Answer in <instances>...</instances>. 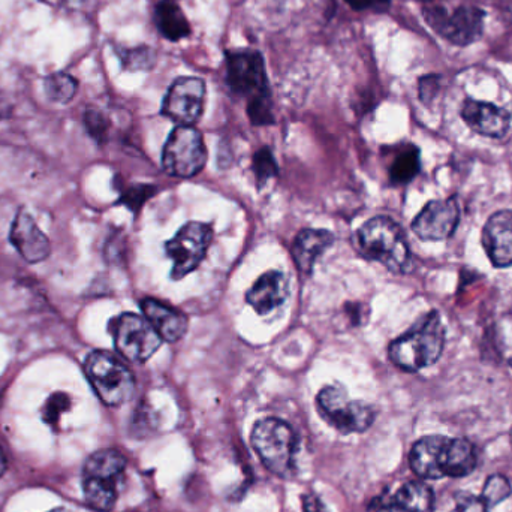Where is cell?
<instances>
[{
  "label": "cell",
  "mask_w": 512,
  "mask_h": 512,
  "mask_svg": "<svg viewBox=\"0 0 512 512\" xmlns=\"http://www.w3.org/2000/svg\"><path fill=\"white\" fill-rule=\"evenodd\" d=\"M412 471L424 480L463 478L478 465V454L468 439L426 436L415 442L409 454Z\"/></svg>",
  "instance_id": "6da1fadb"
},
{
  "label": "cell",
  "mask_w": 512,
  "mask_h": 512,
  "mask_svg": "<svg viewBox=\"0 0 512 512\" xmlns=\"http://www.w3.org/2000/svg\"><path fill=\"white\" fill-rule=\"evenodd\" d=\"M227 83L233 93L248 101V114L256 126L274 122L273 104L264 59L254 50L227 54Z\"/></svg>",
  "instance_id": "7a4b0ae2"
},
{
  "label": "cell",
  "mask_w": 512,
  "mask_h": 512,
  "mask_svg": "<svg viewBox=\"0 0 512 512\" xmlns=\"http://www.w3.org/2000/svg\"><path fill=\"white\" fill-rule=\"evenodd\" d=\"M445 346V328L436 310L427 313L408 333L397 337L390 348V360L405 372H418L441 358Z\"/></svg>",
  "instance_id": "3957f363"
},
{
  "label": "cell",
  "mask_w": 512,
  "mask_h": 512,
  "mask_svg": "<svg viewBox=\"0 0 512 512\" xmlns=\"http://www.w3.org/2000/svg\"><path fill=\"white\" fill-rule=\"evenodd\" d=\"M358 248L372 261L381 262L394 273H408L412 254L402 227L387 216H376L358 231Z\"/></svg>",
  "instance_id": "277c9868"
},
{
  "label": "cell",
  "mask_w": 512,
  "mask_h": 512,
  "mask_svg": "<svg viewBox=\"0 0 512 512\" xmlns=\"http://www.w3.org/2000/svg\"><path fill=\"white\" fill-rule=\"evenodd\" d=\"M126 472V459L120 451H96L84 463L83 493L92 510L110 512L119 498Z\"/></svg>",
  "instance_id": "5b68a950"
},
{
  "label": "cell",
  "mask_w": 512,
  "mask_h": 512,
  "mask_svg": "<svg viewBox=\"0 0 512 512\" xmlns=\"http://www.w3.org/2000/svg\"><path fill=\"white\" fill-rule=\"evenodd\" d=\"M252 447L265 468L280 478L295 472L298 438L291 426L279 418H264L255 424L251 435Z\"/></svg>",
  "instance_id": "8992f818"
},
{
  "label": "cell",
  "mask_w": 512,
  "mask_h": 512,
  "mask_svg": "<svg viewBox=\"0 0 512 512\" xmlns=\"http://www.w3.org/2000/svg\"><path fill=\"white\" fill-rule=\"evenodd\" d=\"M84 372L104 405L116 408L134 396V375L110 352L93 351L87 355Z\"/></svg>",
  "instance_id": "52a82bcc"
},
{
  "label": "cell",
  "mask_w": 512,
  "mask_h": 512,
  "mask_svg": "<svg viewBox=\"0 0 512 512\" xmlns=\"http://www.w3.org/2000/svg\"><path fill=\"white\" fill-rule=\"evenodd\" d=\"M316 405L321 417L342 435L366 432L375 423V408L360 400L349 399L345 388L339 385L322 388L316 397Z\"/></svg>",
  "instance_id": "ba28073f"
},
{
  "label": "cell",
  "mask_w": 512,
  "mask_h": 512,
  "mask_svg": "<svg viewBox=\"0 0 512 512\" xmlns=\"http://www.w3.org/2000/svg\"><path fill=\"white\" fill-rule=\"evenodd\" d=\"M207 162L203 135L194 126H177L162 152V167L168 176L191 179L197 176Z\"/></svg>",
  "instance_id": "9c48e42d"
},
{
  "label": "cell",
  "mask_w": 512,
  "mask_h": 512,
  "mask_svg": "<svg viewBox=\"0 0 512 512\" xmlns=\"http://www.w3.org/2000/svg\"><path fill=\"white\" fill-rule=\"evenodd\" d=\"M111 333L117 351L131 363H146L164 342L150 322L135 313L117 316L111 322Z\"/></svg>",
  "instance_id": "30bf717a"
},
{
  "label": "cell",
  "mask_w": 512,
  "mask_h": 512,
  "mask_svg": "<svg viewBox=\"0 0 512 512\" xmlns=\"http://www.w3.org/2000/svg\"><path fill=\"white\" fill-rule=\"evenodd\" d=\"M423 14L438 35L459 47L472 44L483 33L484 12L477 6H459L454 12H448L442 6H427Z\"/></svg>",
  "instance_id": "8fae6325"
},
{
  "label": "cell",
  "mask_w": 512,
  "mask_h": 512,
  "mask_svg": "<svg viewBox=\"0 0 512 512\" xmlns=\"http://www.w3.org/2000/svg\"><path fill=\"white\" fill-rule=\"evenodd\" d=\"M212 240L213 230L209 224L189 222L180 228L179 233L165 245V252L173 261L171 279H183L197 270L206 258Z\"/></svg>",
  "instance_id": "7c38bea8"
},
{
  "label": "cell",
  "mask_w": 512,
  "mask_h": 512,
  "mask_svg": "<svg viewBox=\"0 0 512 512\" xmlns=\"http://www.w3.org/2000/svg\"><path fill=\"white\" fill-rule=\"evenodd\" d=\"M206 99V84L195 77L177 78L162 104L161 113L179 126H192L201 119Z\"/></svg>",
  "instance_id": "4fadbf2b"
},
{
  "label": "cell",
  "mask_w": 512,
  "mask_h": 512,
  "mask_svg": "<svg viewBox=\"0 0 512 512\" xmlns=\"http://www.w3.org/2000/svg\"><path fill=\"white\" fill-rule=\"evenodd\" d=\"M459 221L460 209L456 198L430 201L412 222V231L421 240L439 242L453 236Z\"/></svg>",
  "instance_id": "5bb4252c"
},
{
  "label": "cell",
  "mask_w": 512,
  "mask_h": 512,
  "mask_svg": "<svg viewBox=\"0 0 512 512\" xmlns=\"http://www.w3.org/2000/svg\"><path fill=\"white\" fill-rule=\"evenodd\" d=\"M9 242L29 264L44 261L51 252L50 240L26 212H20L15 216L9 233Z\"/></svg>",
  "instance_id": "9a60e30c"
},
{
  "label": "cell",
  "mask_w": 512,
  "mask_h": 512,
  "mask_svg": "<svg viewBox=\"0 0 512 512\" xmlns=\"http://www.w3.org/2000/svg\"><path fill=\"white\" fill-rule=\"evenodd\" d=\"M466 125L484 137L502 138L510 129L511 117L507 111L490 102L466 99L462 107Z\"/></svg>",
  "instance_id": "2e32d148"
},
{
  "label": "cell",
  "mask_w": 512,
  "mask_h": 512,
  "mask_svg": "<svg viewBox=\"0 0 512 512\" xmlns=\"http://www.w3.org/2000/svg\"><path fill=\"white\" fill-rule=\"evenodd\" d=\"M483 246L495 267L512 265V212L501 210L487 221L483 230Z\"/></svg>",
  "instance_id": "e0dca14e"
},
{
  "label": "cell",
  "mask_w": 512,
  "mask_h": 512,
  "mask_svg": "<svg viewBox=\"0 0 512 512\" xmlns=\"http://www.w3.org/2000/svg\"><path fill=\"white\" fill-rule=\"evenodd\" d=\"M141 310L164 342H179L188 331V316L156 298H144Z\"/></svg>",
  "instance_id": "ac0fdd59"
},
{
  "label": "cell",
  "mask_w": 512,
  "mask_h": 512,
  "mask_svg": "<svg viewBox=\"0 0 512 512\" xmlns=\"http://www.w3.org/2000/svg\"><path fill=\"white\" fill-rule=\"evenodd\" d=\"M288 297V280L280 271H268L262 274L254 283L248 294L246 301L259 313L267 315L274 309L283 304Z\"/></svg>",
  "instance_id": "d6986e66"
},
{
  "label": "cell",
  "mask_w": 512,
  "mask_h": 512,
  "mask_svg": "<svg viewBox=\"0 0 512 512\" xmlns=\"http://www.w3.org/2000/svg\"><path fill=\"white\" fill-rule=\"evenodd\" d=\"M433 507V490L421 481H409L387 501H382L375 512H433Z\"/></svg>",
  "instance_id": "ffe728a7"
},
{
  "label": "cell",
  "mask_w": 512,
  "mask_h": 512,
  "mask_svg": "<svg viewBox=\"0 0 512 512\" xmlns=\"http://www.w3.org/2000/svg\"><path fill=\"white\" fill-rule=\"evenodd\" d=\"M334 243V236L325 230H303L292 243L291 254L303 273H312L319 256L324 255Z\"/></svg>",
  "instance_id": "44dd1931"
},
{
  "label": "cell",
  "mask_w": 512,
  "mask_h": 512,
  "mask_svg": "<svg viewBox=\"0 0 512 512\" xmlns=\"http://www.w3.org/2000/svg\"><path fill=\"white\" fill-rule=\"evenodd\" d=\"M155 21L159 32L170 41H180L191 35L188 18L176 0H162L156 5Z\"/></svg>",
  "instance_id": "7402d4cb"
},
{
  "label": "cell",
  "mask_w": 512,
  "mask_h": 512,
  "mask_svg": "<svg viewBox=\"0 0 512 512\" xmlns=\"http://www.w3.org/2000/svg\"><path fill=\"white\" fill-rule=\"evenodd\" d=\"M420 150L414 146L405 147L397 153L390 167V180L394 185H406L420 173Z\"/></svg>",
  "instance_id": "603a6c76"
},
{
  "label": "cell",
  "mask_w": 512,
  "mask_h": 512,
  "mask_svg": "<svg viewBox=\"0 0 512 512\" xmlns=\"http://www.w3.org/2000/svg\"><path fill=\"white\" fill-rule=\"evenodd\" d=\"M45 95L50 99L51 102L56 104H68L74 99L75 93H77L78 83L74 77L68 74H57L50 75L45 80Z\"/></svg>",
  "instance_id": "cb8c5ba5"
},
{
  "label": "cell",
  "mask_w": 512,
  "mask_h": 512,
  "mask_svg": "<svg viewBox=\"0 0 512 512\" xmlns=\"http://www.w3.org/2000/svg\"><path fill=\"white\" fill-rule=\"evenodd\" d=\"M254 171L258 188H264L268 180L273 179L279 174V167H277L276 159L268 147H262L261 150L255 153L254 156Z\"/></svg>",
  "instance_id": "d4e9b609"
},
{
  "label": "cell",
  "mask_w": 512,
  "mask_h": 512,
  "mask_svg": "<svg viewBox=\"0 0 512 512\" xmlns=\"http://www.w3.org/2000/svg\"><path fill=\"white\" fill-rule=\"evenodd\" d=\"M511 484L504 475H493L486 481V486L483 490V498L486 499L487 504L490 508L496 507V505L504 502L508 496L511 495Z\"/></svg>",
  "instance_id": "484cf974"
},
{
  "label": "cell",
  "mask_w": 512,
  "mask_h": 512,
  "mask_svg": "<svg viewBox=\"0 0 512 512\" xmlns=\"http://www.w3.org/2000/svg\"><path fill=\"white\" fill-rule=\"evenodd\" d=\"M69 406H71V399H69L68 394L54 393L44 406L42 417H44L45 423L56 427L63 412L68 411Z\"/></svg>",
  "instance_id": "4316f807"
},
{
  "label": "cell",
  "mask_w": 512,
  "mask_h": 512,
  "mask_svg": "<svg viewBox=\"0 0 512 512\" xmlns=\"http://www.w3.org/2000/svg\"><path fill=\"white\" fill-rule=\"evenodd\" d=\"M120 57H122L123 65L129 69L150 68V63L155 60V56H153L150 48L146 47L123 50Z\"/></svg>",
  "instance_id": "83f0119b"
},
{
  "label": "cell",
  "mask_w": 512,
  "mask_h": 512,
  "mask_svg": "<svg viewBox=\"0 0 512 512\" xmlns=\"http://www.w3.org/2000/svg\"><path fill=\"white\" fill-rule=\"evenodd\" d=\"M153 194H155V188H152V186H134V188L123 192L122 198H120V203L125 204L129 209L137 212V210L140 209V207L143 206V204L146 203Z\"/></svg>",
  "instance_id": "f1b7e54d"
},
{
  "label": "cell",
  "mask_w": 512,
  "mask_h": 512,
  "mask_svg": "<svg viewBox=\"0 0 512 512\" xmlns=\"http://www.w3.org/2000/svg\"><path fill=\"white\" fill-rule=\"evenodd\" d=\"M84 122H86L87 131L95 140L104 141L108 132V122L104 114L99 113L98 110H89L84 116Z\"/></svg>",
  "instance_id": "f546056e"
},
{
  "label": "cell",
  "mask_w": 512,
  "mask_h": 512,
  "mask_svg": "<svg viewBox=\"0 0 512 512\" xmlns=\"http://www.w3.org/2000/svg\"><path fill=\"white\" fill-rule=\"evenodd\" d=\"M492 508L483 496L462 495L457 499L456 508L451 512H490Z\"/></svg>",
  "instance_id": "4dcf8cb0"
},
{
  "label": "cell",
  "mask_w": 512,
  "mask_h": 512,
  "mask_svg": "<svg viewBox=\"0 0 512 512\" xmlns=\"http://www.w3.org/2000/svg\"><path fill=\"white\" fill-rule=\"evenodd\" d=\"M439 90V77L436 75H429V77L421 78L420 80V98L424 104H429L435 98Z\"/></svg>",
  "instance_id": "1f68e13d"
},
{
  "label": "cell",
  "mask_w": 512,
  "mask_h": 512,
  "mask_svg": "<svg viewBox=\"0 0 512 512\" xmlns=\"http://www.w3.org/2000/svg\"><path fill=\"white\" fill-rule=\"evenodd\" d=\"M345 2L357 11L382 12L390 6V0H345Z\"/></svg>",
  "instance_id": "d6a6232c"
},
{
  "label": "cell",
  "mask_w": 512,
  "mask_h": 512,
  "mask_svg": "<svg viewBox=\"0 0 512 512\" xmlns=\"http://www.w3.org/2000/svg\"><path fill=\"white\" fill-rule=\"evenodd\" d=\"M301 508H303V512H330L327 505L315 493H306L301 496Z\"/></svg>",
  "instance_id": "836d02e7"
},
{
  "label": "cell",
  "mask_w": 512,
  "mask_h": 512,
  "mask_svg": "<svg viewBox=\"0 0 512 512\" xmlns=\"http://www.w3.org/2000/svg\"><path fill=\"white\" fill-rule=\"evenodd\" d=\"M8 105H6V102L3 101L2 96H0V120L3 119V117L8 116Z\"/></svg>",
  "instance_id": "e575fe53"
},
{
  "label": "cell",
  "mask_w": 512,
  "mask_h": 512,
  "mask_svg": "<svg viewBox=\"0 0 512 512\" xmlns=\"http://www.w3.org/2000/svg\"><path fill=\"white\" fill-rule=\"evenodd\" d=\"M6 471V459L5 454H3L2 448H0V477L5 474Z\"/></svg>",
  "instance_id": "d590c367"
},
{
  "label": "cell",
  "mask_w": 512,
  "mask_h": 512,
  "mask_svg": "<svg viewBox=\"0 0 512 512\" xmlns=\"http://www.w3.org/2000/svg\"><path fill=\"white\" fill-rule=\"evenodd\" d=\"M48 512H71V511H69L68 508H54V510H51Z\"/></svg>",
  "instance_id": "8d00e7d4"
},
{
  "label": "cell",
  "mask_w": 512,
  "mask_h": 512,
  "mask_svg": "<svg viewBox=\"0 0 512 512\" xmlns=\"http://www.w3.org/2000/svg\"><path fill=\"white\" fill-rule=\"evenodd\" d=\"M511 444H512V430H511Z\"/></svg>",
  "instance_id": "74e56055"
},
{
  "label": "cell",
  "mask_w": 512,
  "mask_h": 512,
  "mask_svg": "<svg viewBox=\"0 0 512 512\" xmlns=\"http://www.w3.org/2000/svg\"><path fill=\"white\" fill-rule=\"evenodd\" d=\"M511 367H512V360L510 361Z\"/></svg>",
  "instance_id": "f35d334b"
}]
</instances>
